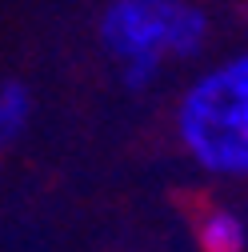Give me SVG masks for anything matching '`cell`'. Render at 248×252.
<instances>
[{
    "mask_svg": "<svg viewBox=\"0 0 248 252\" xmlns=\"http://www.w3.org/2000/svg\"><path fill=\"white\" fill-rule=\"evenodd\" d=\"M32 92H28L20 80H8V84H0V140H12L24 132V124L32 120Z\"/></svg>",
    "mask_w": 248,
    "mask_h": 252,
    "instance_id": "obj_4",
    "label": "cell"
},
{
    "mask_svg": "<svg viewBox=\"0 0 248 252\" xmlns=\"http://www.w3.org/2000/svg\"><path fill=\"white\" fill-rule=\"evenodd\" d=\"M100 44L116 60L128 92L152 88L164 60H192L204 52L212 20L200 4L184 0H112L96 20Z\"/></svg>",
    "mask_w": 248,
    "mask_h": 252,
    "instance_id": "obj_1",
    "label": "cell"
},
{
    "mask_svg": "<svg viewBox=\"0 0 248 252\" xmlns=\"http://www.w3.org/2000/svg\"><path fill=\"white\" fill-rule=\"evenodd\" d=\"M176 140L208 176H248V48L200 72L176 104Z\"/></svg>",
    "mask_w": 248,
    "mask_h": 252,
    "instance_id": "obj_2",
    "label": "cell"
},
{
    "mask_svg": "<svg viewBox=\"0 0 248 252\" xmlns=\"http://www.w3.org/2000/svg\"><path fill=\"white\" fill-rule=\"evenodd\" d=\"M196 248L200 252H248V224L228 204H208L196 212Z\"/></svg>",
    "mask_w": 248,
    "mask_h": 252,
    "instance_id": "obj_3",
    "label": "cell"
}]
</instances>
